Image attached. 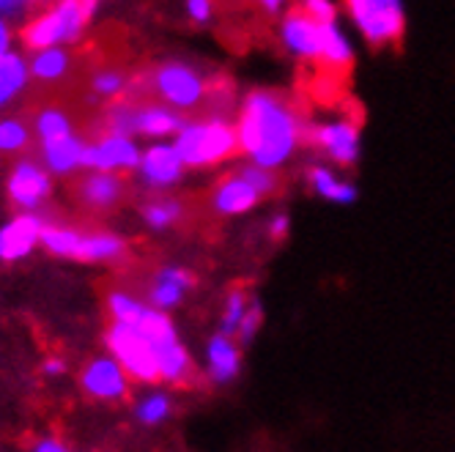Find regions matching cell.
<instances>
[{
    "instance_id": "6da1fadb",
    "label": "cell",
    "mask_w": 455,
    "mask_h": 452,
    "mask_svg": "<svg viewBox=\"0 0 455 452\" xmlns=\"http://www.w3.org/2000/svg\"><path fill=\"white\" fill-rule=\"evenodd\" d=\"M307 121V110H302L297 96L275 88H255L239 107V151L250 156V163L277 170L291 154L302 148Z\"/></svg>"
},
{
    "instance_id": "7a4b0ae2",
    "label": "cell",
    "mask_w": 455,
    "mask_h": 452,
    "mask_svg": "<svg viewBox=\"0 0 455 452\" xmlns=\"http://www.w3.org/2000/svg\"><path fill=\"white\" fill-rule=\"evenodd\" d=\"M173 146L187 168H214L239 151V135L228 118L204 115L187 121L176 132Z\"/></svg>"
},
{
    "instance_id": "3957f363",
    "label": "cell",
    "mask_w": 455,
    "mask_h": 452,
    "mask_svg": "<svg viewBox=\"0 0 455 452\" xmlns=\"http://www.w3.org/2000/svg\"><path fill=\"white\" fill-rule=\"evenodd\" d=\"M91 17L93 14L83 0H58V4H50L25 20L20 28V39L34 52L44 47L75 44L83 39Z\"/></svg>"
},
{
    "instance_id": "277c9868",
    "label": "cell",
    "mask_w": 455,
    "mask_h": 452,
    "mask_svg": "<svg viewBox=\"0 0 455 452\" xmlns=\"http://www.w3.org/2000/svg\"><path fill=\"white\" fill-rule=\"evenodd\" d=\"M42 244L58 258H72L80 264H118L126 258V242L110 231H77L72 225L44 222Z\"/></svg>"
},
{
    "instance_id": "5b68a950",
    "label": "cell",
    "mask_w": 455,
    "mask_h": 452,
    "mask_svg": "<svg viewBox=\"0 0 455 452\" xmlns=\"http://www.w3.org/2000/svg\"><path fill=\"white\" fill-rule=\"evenodd\" d=\"M146 93L156 96V102L168 105L179 113L206 107L209 80L195 69L192 63L184 60H165L146 72V77L138 83Z\"/></svg>"
},
{
    "instance_id": "8992f818",
    "label": "cell",
    "mask_w": 455,
    "mask_h": 452,
    "mask_svg": "<svg viewBox=\"0 0 455 452\" xmlns=\"http://www.w3.org/2000/svg\"><path fill=\"white\" fill-rule=\"evenodd\" d=\"M343 12L371 50H403L406 17L401 0H343Z\"/></svg>"
},
{
    "instance_id": "52a82bcc",
    "label": "cell",
    "mask_w": 455,
    "mask_h": 452,
    "mask_svg": "<svg viewBox=\"0 0 455 452\" xmlns=\"http://www.w3.org/2000/svg\"><path fill=\"white\" fill-rule=\"evenodd\" d=\"M360 113H346L332 121H307L302 146L318 151L335 163L338 168L348 170L360 159Z\"/></svg>"
},
{
    "instance_id": "ba28073f",
    "label": "cell",
    "mask_w": 455,
    "mask_h": 452,
    "mask_svg": "<svg viewBox=\"0 0 455 452\" xmlns=\"http://www.w3.org/2000/svg\"><path fill=\"white\" fill-rule=\"evenodd\" d=\"M110 357L118 360V365L126 370V376L140 384H156L159 381V360L154 343L135 327L129 324H110L105 335Z\"/></svg>"
},
{
    "instance_id": "9c48e42d",
    "label": "cell",
    "mask_w": 455,
    "mask_h": 452,
    "mask_svg": "<svg viewBox=\"0 0 455 452\" xmlns=\"http://www.w3.org/2000/svg\"><path fill=\"white\" fill-rule=\"evenodd\" d=\"M321 30L323 25L315 22L297 0L283 12V22H280L283 44L297 60H302L310 72L318 67V58H321Z\"/></svg>"
},
{
    "instance_id": "30bf717a",
    "label": "cell",
    "mask_w": 455,
    "mask_h": 452,
    "mask_svg": "<svg viewBox=\"0 0 455 452\" xmlns=\"http://www.w3.org/2000/svg\"><path fill=\"white\" fill-rule=\"evenodd\" d=\"M6 195L17 211H39L52 195V173L34 159H20L9 173Z\"/></svg>"
},
{
    "instance_id": "8fae6325",
    "label": "cell",
    "mask_w": 455,
    "mask_h": 452,
    "mask_svg": "<svg viewBox=\"0 0 455 452\" xmlns=\"http://www.w3.org/2000/svg\"><path fill=\"white\" fill-rule=\"evenodd\" d=\"M140 146L135 143V138L129 135H116V132H105L93 143H85V154H83V168L85 170H110V173H126L135 170L140 163Z\"/></svg>"
},
{
    "instance_id": "7c38bea8",
    "label": "cell",
    "mask_w": 455,
    "mask_h": 452,
    "mask_svg": "<svg viewBox=\"0 0 455 452\" xmlns=\"http://www.w3.org/2000/svg\"><path fill=\"white\" fill-rule=\"evenodd\" d=\"M83 393L93 400L116 403L129 395V376L116 357H93L80 373Z\"/></svg>"
},
{
    "instance_id": "4fadbf2b",
    "label": "cell",
    "mask_w": 455,
    "mask_h": 452,
    "mask_svg": "<svg viewBox=\"0 0 455 452\" xmlns=\"http://www.w3.org/2000/svg\"><path fill=\"white\" fill-rule=\"evenodd\" d=\"M44 217L39 211H20L0 228V261H22L42 244Z\"/></svg>"
},
{
    "instance_id": "5bb4252c",
    "label": "cell",
    "mask_w": 455,
    "mask_h": 452,
    "mask_svg": "<svg viewBox=\"0 0 455 452\" xmlns=\"http://www.w3.org/2000/svg\"><path fill=\"white\" fill-rule=\"evenodd\" d=\"M187 165L181 163V156L173 143H154L140 154L138 173L146 186L151 189H168L181 181Z\"/></svg>"
},
{
    "instance_id": "9a60e30c",
    "label": "cell",
    "mask_w": 455,
    "mask_h": 452,
    "mask_svg": "<svg viewBox=\"0 0 455 452\" xmlns=\"http://www.w3.org/2000/svg\"><path fill=\"white\" fill-rule=\"evenodd\" d=\"M124 178L110 170H88L75 181V198L91 211H110L124 201Z\"/></svg>"
},
{
    "instance_id": "2e32d148",
    "label": "cell",
    "mask_w": 455,
    "mask_h": 452,
    "mask_svg": "<svg viewBox=\"0 0 455 452\" xmlns=\"http://www.w3.org/2000/svg\"><path fill=\"white\" fill-rule=\"evenodd\" d=\"M261 201H264V195L239 170L225 173L214 184V189H212V206H214L217 214H225V217L247 214L250 209H255Z\"/></svg>"
},
{
    "instance_id": "e0dca14e",
    "label": "cell",
    "mask_w": 455,
    "mask_h": 452,
    "mask_svg": "<svg viewBox=\"0 0 455 452\" xmlns=\"http://www.w3.org/2000/svg\"><path fill=\"white\" fill-rule=\"evenodd\" d=\"M195 285V274L181 269V266H162L151 282H148V294L146 302L156 310H173L184 302V297L192 290Z\"/></svg>"
},
{
    "instance_id": "ac0fdd59",
    "label": "cell",
    "mask_w": 455,
    "mask_h": 452,
    "mask_svg": "<svg viewBox=\"0 0 455 452\" xmlns=\"http://www.w3.org/2000/svg\"><path fill=\"white\" fill-rule=\"evenodd\" d=\"M135 99V96H132ZM187 123V118L168 107V105H162V102H140L135 99V121H132V129H135V135L140 138H154V140H162V138H176L179 129Z\"/></svg>"
},
{
    "instance_id": "d6986e66",
    "label": "cell",
    "mask_w": 455,
    "mask_h": 452,
    "mask_svg": "<svg viewBox=\"0 0 455 452\" xmlns=\"http://www.w3.org/2000/svg\"><path fill=\"white\" fill-rule=\"evenodd\" d=\"M39 148H42V165L52 176H72L75 170L83 168L85 140L75 132L44 140V143H39Z\"/></svg>"
},
{
    "instance_id": "ffe728a7",
    "label": "cell",
    "mask_w": 455,
    "mask_h": 452,
    "mask_svg": "<svg viewBox=\"0 0 455 452\" xmlns=\"http://www.w3.org/2000/svg\"><path fill=\"white\" fill-rule=\"evenodd\" d=\"M242 368V353H239V343L236 337L231 335H214L209 340V348H206V370H209V378L214 384H228L234 381L236 373Z\"/></svg>"
},
{
    "instance_id": "44dd1931",
    "label": "cell",
    "mask_w": 455,
    "mask_h": 452,
    "mask_svg": "<svg viewBox=\"0 0 455 452\" xmlns=\"http://www.w3.org/2000/svg\"><path fill=\"white\" fill-rule=\"evenodd\" d=\"M28 83H30V69L20 52L12 50L0 58V110L12 107L25 93Z\"/></svg>"
},
{
    "instance_id": "7402d4cb",
    "label": "cell",
    "mask_w": 455,
    "mask_h": 452,
    "mask_svg": "<svg viewBox=\"0 0 455 452\" xmlns=\"http://www.w3.org/2000/svg\"><path fill=\"white\" fill-rule=\"evenodd\" d=\"M30 80L39 83H58L60 77H67L72 69V52L63 47H44L36 50L28 60Z\"/></svg>"
},
{
    "instance_id": "603a6c76",
    "label": "cell",
    "mask_w": 455,
    "mask_h": 452,
    "mask_svg": "<svg viewBox=\"0 0 455 452\" xmlns=\"http://www.w3.org/2000/svg\"><path fill=\"white\" fill-rule=\"evenodd\" d=\"M305 178H307V184L313 186V192L318 198H327V201H335V203H351L356 198V186L348 184V181H340L327 165H310L305 170Z\"/></svg>"
},
{
    "instance_id": "cb8c5ba5",
    "label": "cell",
    "mask_w": 455,
    "mask_h": 452,
    "mask_svg": "<svg viewBox=\"0 0 455 452\" xmlns=\"http://www.w3.org/2000/svg\"><path fill=\"white\" fill-rule=\"evenodd\" d=\"M129 88H132L129 75L124 69H113V67L93 72L88 80V93L93 96V99H102V102L124 99V96L129 93Z\"/></svg>"
},
{
    "instance_id": "d4e9b609",
    "label": "cell",
    "mask_w": 455,
    "mask_h": 452,
    "mask_svg": "<svg viewBox=\"0 0 455 452\" xmlns=\"http://www.w3.org/2000/svg\"><path fill=\"white\" fill-rule=\"evenodd\" d=\"M140 214L151 231H171L184 219V203L179 198H151L143 203Z\"/></svg>"
},
{
    "instance_id": "484cf974",
    "label": "cell",
    "mask_w": 455,
    "mask_h": 452,
    "mask_svg": "<svg viewBox=\"0 0 455 452\" xmlns=\"http://www.w3.org/2000/svg\"><path fill=\"white\" fill-rule=\"evenodd\" d=\"M30 129H34V135H36L39 143L75 132V129H72V118L63 113L60 107H42L34 115V126H30Z\"/></svg>"
},
{
    "instance_id": "4316f807",
    "label": "cell",
    "mask_w": 455,
    "mask_h": 452,
    "mask_svg": "<svg viewBox=\"0 0 455 452\" xmlns=\"http://www.w3.org/2000/svg\"><path fill=\"white\" fill-rule=\"evenodd\" d=\"M171 411H173V403L165 393H148L135 403V416L148 428L165 423V419L171 416Z\"/></svg>"
},
{
    "instance_id": "83f0119b",
    "label": "cell",
    "mask_w": 455,
    "mask_h": 452,
    "mask_svg": "<svg viewBox=\"0 0 455 452\" xmlns=\"http://www.w3.org/2000/svg\"><path fill=\"white\" fill-rule=\"evenodd\" d=\"M250 294L247 290L239 285V288H234L231 294H228V299H225V307H222V332L225 335H236V329H239V324H242V318H244V313H247V307H250Z\"/></svg>"
},
{
    "instance_id": "f1b7e54d",
    "label": "cell",
    "mask_w": 455,
    "mask_h": 452,
    "mask_svg": "<svg viewBox=\"0 0 455 452\" xmlns=\"http://www.w3.org/2000/svg\"><path fill=\"white\" fill-rule=\"evenodd\" d=\"M30 129L20 118H0V154H14L22 151L30 143Z\"/></svg>"
},
{
    "instance_id": "f546056e",
    "label": "cell",
    "mask_w": 455,
    "mask_h": 452,
    "mask_svg": "<svg viewBox=\"0 0 455 452\" xmlns=\"http://www.w3.org/2000/svg\"><path fill=\"white\" fill-rule=\"evenodd\" d=\"M258 192H261L264 198H275V195H280V189H283V178H280V173H275V168H261V165H255V163H250V165H242V168H236Z\"/></svg>"
},
{
    "instance_id": "4dcf8cb0",
    "label": "cell",
    "mask_w": 455,
    "mask_h": 452,
    "mask_svg": "<svg viewBox=\"0 0 455 452\" xmlns=\"http://www.w3.org/2000/svg\"><path fill=\"white\" fill-rule=\"evenodd\" d=\"M261 321H264V310H261V305L252 299L250 307H247V313H244V318H242L239 329H236V335H234L236 343H250L255 337L258 327H261Z\"/></svg>"
},
{
    "instance_id": "1f68e13d",
    "label": "cell",
    "mask_w": 455,
    "mask_h": 452,
    "mask_svg": "<svg viewBox=\"0 0 455 452\" xmlns=\"http://www.w3.org/2000/svg\"><path fill=\"white\" fill-rule=\"evenodd\" d=\"M36 0H0V17L6 22H25L34 14Z\"/></svg>"
},
{
    "instance_id": "d6a6232c",
    "label": "cell",
    "mask_w": 455,
    "mask_h": 452,
    "mask_svg": "<svg viewBox=\"0 0 455 452\" xmlns=\"http://www.w3.org/2000/svg\"><path fill=\"white\" fill-rule=\"evenodd\" d=\"M297 4L321 25H327V22H335L338 20V9L332 0H297Z\"/></svg>"
},
{
    "instance_id": "836d02e7",
    "label": "cell",
    "mask_w": 455,
    "mask_h": 452,
    "mask_svg": "<svg viewBox=\"0 0 455 452\" xmlns=\"http://www.w3.org/2000/svg\"><path fill=\"white\" fill-rule=\"evenodd\" d=\"M187 17L195 25H206L214 17V0H187Z\"/></svg>"
},
{
    "instance_id": "e575fe53",
    "label": "cell",
    "mask_w": 455,
    "mask_h": 452,
    "mask_svg": "<svg viewBox=\"0 0 455 452\" xmlns=\"http://www.w3.org/2000/svg\"><path fill=\"white\" fill-rule=\"evenodd\" d=\"M255 4V9H261L264 14H269V17H277V14H283L294 0H252Z\"/></svg>"
},
{
    "instance_id": "d590c367",
    "label": "cell",
    "mask_w": 455,
    "mask_h": 452,
    "mask_svg": "<svg viewBox=\"0 0 455 452\" xmlns=\"http://www.w3.org/2000/svg\"><path fill=\"white\" fill-rule=\"evenodd\" d=\"M285 236H288V217L285 214L272 217V222H269V239L272 242H283Z\"/></svg>"
},
{
    "instance_id": "8d00e7d4",
    "label": "cell",
    "mask_w": 455,
    "mask_h": 452,
    "mask_svg": "<svg viewBox=\"0 0 455 452\" xmlns=\"http://www.w3.org/2000/svg\"><path fill=\"white\" fill-rule=\"evenodd\" d=\"M30 452H72L67 444H63L60 439H52V436H44V439H39L36 444H34V449Z\"/></svg>"
},
{
    "instance_id": "74e56055",
    "label": "cell",
    "mask_w": 455,
    "mask_h": 452,
    "mask_svg": "<svg viewBox=\"0 0 455 452\" xmlns=\"http://www.w3.org/2000/svg\"><path fill=\"white\" fill-rule=\"evenodd\" d=\"M12 42H14V30H12V22H6L0 17V58L6 52H12Z\"/></svg>"
},
{
    "instance_id": "f35d334b",
    "label": "cell",
    "mask_w": 455,
    "mask_h": 452,
    "mask_svg": "<svg viewBox=\"0 0 455 452\" xmlns=\"http://www.w3.org/2000/svg\"><path fill=\"white\" fill-rule=\"evenodd\" d=\"M42 373L50 376V378L63 376V373H67V362H63L60 357H47V360L42 362Z\"/></svg>"
},
{
    "instance_id": "ab89813d",
    "label": "cell",
    "mask_w": 455,
    "mask_h": 452,
    "mask_svg": "<svg viewBox=\"0 0 455 452\" xmlns=\"http://www.w3.org/2000/svg\"><path fill=\"white\" fill-rule=\"evenodd\" d=\"M83 4H85V6L91 9V14H93V12H96V6H100V4H102V0H83Z\"/></svg>"
},
{
    "instance_id": "60d3db41",
    "label": "cell",
    "mask_w": 455,
    "mask_h": 452,
    "mask_svg": "<svg viewBox=\"0 0 455 452\" xmlns=\"http://www.w3.org/2000/svg\"><path fill=\"white\" fill-rule=\"evenodd\" d=\"M39 6H50V4H58V0H36Z\"/></svg>"
}]
</instances>
